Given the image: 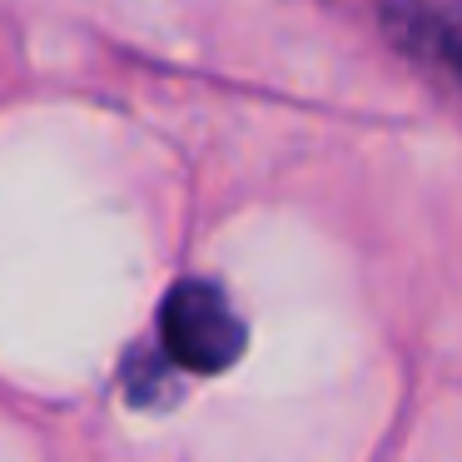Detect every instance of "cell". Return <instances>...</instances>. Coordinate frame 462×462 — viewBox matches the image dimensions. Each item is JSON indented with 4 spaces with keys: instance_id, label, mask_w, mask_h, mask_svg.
<instances>
[{
    "instance_id": "1",
    "label": "cell",
    "mask_w": 462,
    "mask_h": 462,
    "mask_svg": "<svg viewBox=\"0 0 462 462\" xmlns=\"http://www.w3.org/2000/svg\"><path fill=\"white\" fill-rule=\"evenodd\" d=\"M160 353L180 373L214 378L244 353V319L209 279H180L160 303Z\"/></svg>"
}]
</instances>
